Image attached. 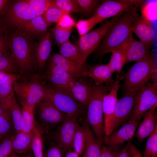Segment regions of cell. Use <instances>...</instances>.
I'll list each match as a JSON object with an SVG mask.
<instances>
[{"instance_id":"cell-1","label":"cell","mask_w":157,"mask_h":157,"mask_svg":"<svg viewBox=\"0 0 157 157\" xmlns=\"http://www.w3.org/2000/svg\"><path fill=\"white\" fill-rule=\"evenodd\" d=\"M143 5L134 6L123 12L109 29L94 51V60H100L122 44L133 33L132 27L137 12Z\"/></svg>"},{"instance_id":"cell-2","label":"cell","mask_w":157,"mask_h":157,"mask_svg":"<svg viewBox=\"0 0 157 157\" xmlns=\"http://www.w3.org/2000/svg\"><path fill=\"white\" fill-rule=\"evenodd\" d=\"M11 55L17 64L19 74L26 78L38 69L34 45L31 38L22 32L15 31L8 37Z\"/></svg>"},{"instance_id":"cell-3","label":"cell","mask_w":157,"mask_h":157,"mask_svg":"<svg viewBox=\"0 0 157 157\" xmlns=\"http://www.w3.org/2000/svg\"><path fill=\"white\" fill-rule=\"evenodd\" d=\"M123 92L128 90H140L153 80L157 85V69L154 57L136 62L123 73Z\"/></svg>"},{"instance_id":"cell-4","label":"cell","mask_w":157,"mask_h":157,"mask_svg":"<svg viewBox=\"0 0 157 157\" xmlns=\"http://www.w3.org/2000/svg\"><path fill=\"white\" fill-rule=\"evenodd\" d=\"M109 91L103 85L93 82L92 93L87 109L85 122L91 128L97 138L104 144L105 138L102 101Z\"/></svg>"},{"instance_id":"cell-5","label":"cell","mask_w":157,"mask_h":157,"mask_svg":"<svg viewBox=\"0 0 157 157\" xmlns=\"http://www.w3.org/2000/svg\"><path fill=\"white\" fill-rule=\"evenodd\" d=\"M0 20L1 26L3 24L5 27L20 31L29 21L36 17L24 0L9 2Z\"/></svg>"},{"instance_id":"cell-6","label":"cell","mask_w":157,"mask_h":157,"mask_svg":"<svg viewBox=\"0 0 157 157\" xmlns=\"http://www.w3.org/2000/svg\"><path fill=\"white\" fill-rule=\"evenodd\" d=\"M45 98L61 112L75 115L81 119L87 109L77 101L69 94L57 90L49 85L43 83Z\"/></svg>"},{"instance_id":"cell-7","label":"cell","mask_w":157,"mask_h":157,"mask_svg":"<svg viewBox=\"0 0 157 157\" xmlns=\"http://www.w3.org/2000/svg\"><path fill=\"white\" fill-rule=\"evenodd\" d=\"M122 13L112 17L100 26L93 30L76 40L75 45L85 61L90 55L94 52L106 33Z\"/></svg>"},{"instance_id":"cell-8","label":"cell","mask_w":157,"mask_h":157,"mask_svg":"<svg viewBox=\"0 0 157 157\" xmlns=\"http://www.w3.org/2000/svg\"><path fill=\"white\" fill-rule=\"evenodd\" d=\"M142 0H104L96 9L91 17L96 24L123 13L133 6L143 5Z\"/></svg>"},{"instance_id":"cell-9","label":"cell","mask_w":157,"mask_h":157,"mask_svg":"<svg viewBox=\"0 0 157 157\" xmlns=\"http://www.w3.org/2000/svg\"><path fill=\"white\" fill-rule=\"evenodd\" d=\"M40 78L36 75L35 78L29 81H17L13 85V90L19 98L36 106L45 98Z\"/></svg>"},{"instance_id":"cell-10","label":"cell","mask_w":157,"mask_h":157,"mask_svg":"<svg viewBox=\"0 0 157 157\" xmlns=\"http://www.w3.org/2000/svg\"><path fill=\"white\" fill-rule=\"evenodd\" d=\"M35 107L38 119L42 129L47 133L56 129L64 121L66 117V114L59 110L46 98Z\"/></svg>"},{"instance_id":"cell-11","label":"cell","mask_w":157,"mask_h":157,"mask_svg":"<svg viewBox=\"0 0 157 157\" xmlns=\"http://www.w3.org/2000/svg\"><path fill=\"white\" fill-rule=\"evenodd\" d=\"M157 86L149 82L138 92L129 120L139 122L147 112L157 105Z\"/></svg>"},{"instance_id":"cell-12","label":"cell","mask_w":157,"mask_h":157,"mask_svg":"<svg viewBox=\"0 0 157 157\" xmlns=\"http://www.w3.org/2000/svg\"><path fill=\"white\" fill-rule=\"evenodd\" d=\"M81 120L76 115L67 114L64 121L56 128L54 138L64 154L73 149V138Z\"/></svg>"},{"instance_id":"cell-13","label":"cell","mask_w":157,"mask_h":157,"mask_svg":"<svg viewBox=\"0 0 157 157\" xmlns=\"http://www.w3.org/2000/svg\"><path fill=\"white\" fill-rule=\"evenodd\" d=\"M90 66L81 65L64 57L60 53H54L49 58L46 76L58 72L65 71L76 78L87 77Z\"/></svg>"},{"instance_id":"cell-14","label":"cell","mask_w":157,"mask_h":157,"mask_svg":"<svg viewBox=\"0 0 157 157\" xmlns=\"http://www.w3.org/2000/svg\"><path fill=\"white\" fill-rule=\"evenodd\" d=\"M139 90L124 91L118 99L115 109L111 126L112 133L120 125L128 122L131 116L136 97Z\"/></svg>"},{"instance_id":"cell-15","label":"cell","mask_w":157,"mask_h":157,"mask_svg":"<svg viewBox=\"0 0 157 157\" xmlns=\"http://www.w3.org/2000/svg\"><path fill=\"white\" fill-rule=\"evenodd\" d=\"M122 77L119 74H116L114 83L109 92L104 96L102 101L104 132L105 137L112 133L111 126L116 107L118 99L117 93L120 87V83Z\"/></svg>"},{"instance_id":"cell-16","label":"cell","mask_w":157,"mask_h":157,"mask_svg":"<svg viewBox=\"0 0 157 157\" xmlns=\"http://www.w3.org/2000/svg\"><path fill=\"white\" fill-rule=\"evenodd\" d=\"M146 44L134 38L133 34L115 49L122 51L125 55L128 63L148 60L153 57V52Z\"/></svg>"},{"instance_id":"cell-17","label":"cell","mask_w":157,"mask_h":157,"mask_svg":"<svg viewBox=\"0 0 157 157\" xmlns=\"http://www.w3.org/2000/svg\"><path fill=\"white\" fill-rule=\"evenodd\" d=\"M132 31L140 41L151 49L154 41L155 32L151 21L144 14L139 15L135 18Z\"/></svg>"},{"instance_id":"cell-18","label":"cell","mask_w":157,"mask_h":157,"mask_svg":"<svg viewBox=\"0 0 157 157\" xmlns=\"http://www.w3.org/2000/svg\"><path fill=\"white\" fill-rule=\"evenodd\" d=\"M139 124V122L129 121L118 130L105 137L104 144L109 147L119 148L124 142L132 139Z\"/></svg>"},{"instance_id":"cell-19","label":"cell","mask_w":157,"mask_h":157,"mask_svg":"<svg viewBox=\"0 0 157 157\" xmlns=\"http://www.w3.org/2000/svg\"><path fill=\"white\" fill-rule=\"evenodd\" d=\"M87 78H76L69 92L73 97L86 109L91 97L93 87V82Z\"/></svg>"},{"instance_id":"cell-20","label":"cell","mask_w":157,"mask_h":157,"mask_svg":"<svg viewBox=\"0 0 157 157\" xmlns=\"http://www.w3.org/2000/svg\"><path fill=\"white\" fill-rule=\"evenodd\" d=\"M113 74L108 63L97 64L90 66L88 70L87 77L91 78L97 84L104 85L105 84L110 91L114 82L112 76Z\"/></svg>"},{"instance_id":"cell-21","label":"cell","mask_w":157,"mask_h":157,"mask_svg":"<svg viewBox=\"0 0 157 157\" xmlns=\"http://www.w3.org/2000/svg\"><path fill=\"white\" fill-rule=\"evenodd\" d=\"M52 34L47 31L41 37L38 43L35 45V56L38 69H42L50 56L51 51Z\"/></svg>"},{"instance_id":"cell-22","label":"cell","mask_w":157,"mask_h":157,"mask_svg":"<svg viewBox=\"0 0 157 157\" xmlns=\"http://www.w3.org/2000/svg\"><path fill=\"white\" fill-rule=\"evenodd\" d=\"M156 105L147 112L143 116L144 119L139 124L135 134L138 142H143L154 130L157 126V114Z\"/></svg>"},{"instance_id":"cell-23","label":"cell","mask_w":157,"mask_h":157,"mask_svg":"<svg viewBox=\"0 0 157 157\" xmlns=\"http://www.w3.org/2000/svg\"><path fill=\"white\" fill-rule=\"evenodd\" d=\"M46 76V80L52 87L69 94L71 88L76 78L65 71L58 72Z\"/></svg>"},{"instance_id":"cell-24","label":"cell","mask_w":157,"mask_h":157,"mask_svg":"<svg viewBox=\"0 0 157 157\" xmlns=\"http://www.w3.org/2000/svg\"><path fill=\"white\" fill-rule=\"evenodd\" d=\"M83 126L85 136L83 153L87 157H99L103 144L97 139L91 128L86 122Z\"/></svg>"},{"instance_id":"cell-25","label":"cell","mask_w":157,"mask_h":157,"mask_svg":"<svg viewBox=\"0 0 157 157\" xmlns=\"http://www.w3.org/2000/svg\"><path fill=\"white\" fill-rule=\"evenodd\" d=\"M6 101L11 114L14 125V134H15L22 131L24 122L21 109L15 97L13 90Z\"/></svg>"},{"instance_id":"cell-26","label":"cell","mask_w":157,"mask_h":157,"mask_svg":"<svg viewBox=\"0 0 157 157\" xmlns=\"http://www.w3.org/2000/svg\"><path fill=\"white\" fill-rule=\"evenodd\" d=\"M48 27L42 15L36 16L29 21L21 31L31 38L41 37L48 30Z\"/></svg>"},{"instance_id":"cell-27","label":"cell","mask_w":157,"mask_h":157,"mask_svg":"<svg viewBox=\"0 0 157 157\" xmlns=\"http://www.w3.org/2000/svg\"><path fill=\"white\" fill-rule=\"evenodd\" d=\"M33 135L21 131L15 134L13 140V150L16 153H26L32 151V145Z\"/></svg>"},{"instance_id":"cell-28","label":"cell","mask_w":157,"mask_h":157,"mask_svg":"<svg viewBox=\"0 0 157 157\" xmlns=\"http://www.w3.org/2000/svg\"><path fill=\"white\" fill-rule=\"evenodd\" d=\"M19 100L24 122L22 131L27 133H32L37 124L35 118V106L30 105L20 98Z\"/></svg>"},{"instance_id":"cell-29","label":"cell","mask_w":157,"mask_h":157,"mask_svg":"<svg viewBox=\"0 0 157 157\" xmlns=\"http://www.w3.org/2000/svg\"><path fill=\"white\" fill-rule=\"evenodd\" d=\"M60 53L64 57L82 65H85V61L83 58L77 47L68 40L60 46Z\"/></svg>"},{"instance_id":"cell-30","label":"cell","mask_w":157,"mask_h":157,"mask_svg":"<svg viewBox=\"0 0 157 157\" xmlns=\"http://www.w3.org/2000/svg\"><path fill=\"white\" fill-rule=\"evenodd\" d=\"M20 78L18 73H10L0 83V103L6 101L13 90L14 84Z\"/></svg>"},{"instance_id":"cell-31","label":"cell","mask_w":157,"mask_h":157,"mask_svg":"<svg viewBox=\"0 0 157 157\" xmlns=\"http://www.w3.org/2000/svg\"><path fill=\"white\" fill-rule=\"evenodd\" d=\"M111 53L108 64L113 73L120 74L125 65L128 63L127 58L124 54L120 50L115 49Z\"/></svg>"},{"instance_id":"cell-32","label":"cell","mask_w":157,"mask_h":157,"mask_svg":"<svg viewBox=\"0 0 157 157\" xmlns=\"http://www.w3.org/2000/svg\"><path fill=\"white\" fill-rule=\"evenodd\" d=\"M14 132L13 124L9 109L0 115V141L13 134Z\"/></svg>"},{"instance_id":"cell-33","label":"cell","mask_w":157,"mask_h":157,"mask_svg":"<svg viewBox=\"0 0 157 157\" xmlns=\"http://www.w3.org/2000/svg\"><path fill=\"white\" fill-rule=\"evenodd\" d=\"M42 131L37 124L33 131L32 151L35 157H44Z\"/></svg>"},{"instance_id":"cell-34","label":"cell","mask_w":157,"mask_h":157,"mask_svg":"<svg viewBox=\"0 0 157 157\" xmlns=\"http://www.w3.org/2000/svg\"><path fill=\"white\" fill-rule=\"evenodd\" d=\"M0 72L19 73L18 66L9 51L0 56Z\"/></svg>"},{"instance_id":"cell-35","label":"cell","mask_w":157,"mask_h":157,"mask_svg":"<svg viewBox=\"0 0 157 157\" xmlns=\"http://www.w3.org/2000/svg\"><path fill=\"white\" fill-rule=\"evenodd\" d=\"M67 14L69 13L51 6L42 16L48 27L53 23H57L64 15Z\"/></svg>"},{"instance_id":"cell-36","label":"cell","mask_w":157,"mask_h":157,"mask_svg":"<svg viewBox=\"0 0 157 157\" xmlns=\"http://www.w3.org/2000/svg\"><path fill=\"white\" fill-rule=\"evenodd\" d=\"M143 157H157V126L148 137Z\"/></svg>"},{"instance_id":"cell-37","label":"cell","mask_w":157,"mask_h":157,"mask_svg":"<svg viewBox=\"0 0 157 157\" xmlns=\"http://www.w3.org/2000/svg\"><path fill=\"white\" fill-rule=\"evenodd\" d=\"M36 16L43 15L52 6V0H24Z\"/></svg>"},{"instance_id":"cell-38","label":"cell","mask_w":157,"mask_h":157,"mask_svg":"<svg viewBox=\"0 0 157 157\" xmlns=\"http://www.w3.org/2000/svg\"><path fill=\"white\" fill-rule=\"evenodd\" d=\"M85 143V136L83 126L80 124L76 131L73 141L74 151L79 156L83 153Z\"/></svg>"},{"instance_id":"cell-39","label":"cell","mask_w":157,"mask_h":157,"mask_svg":"<svg viewBox=\"0 0 157 157\" xmlns=\"http://www.w3.org/2000/svg\"><path fill=\"white\" fill-rule=\"evenodd\" d=\"M75 0L79 6L80 12L87 16H92L96 9L102 1L101 0Z\"/></svg>"},{"instance_id":"cell-40","label":"cell","mask_w":157,"mask_h":157,"mask_svg":"<svg viewBox=\"0 0 157 157\" xmlns=\"http://www.w3.org/2000/svg\"><path fill=\"white\" fill-rule=\"evenodd\" d=\"M52 6L69 13L80 12L79 6L75 0H52Z\"/></svg>"},{"instance_id":"cell-41","label":"cell","mask_w":157,"mask_h":157,"mask_svg":"<svg viewBox=\"0 0 157 157\" xmlns=\"http://www.w3.org/2000/svg\"><path fill=\"white\" fill-rule=\"evenodd\" d=\"M72 29L64 28L56 25L50 30L56 43L60 45L69 40Z\"/></svg>"},{"instance_id":"cell-42","label":"cell","mask_w":157,"mask_h":157,"mask_svg":"<svg viewBox=\"0 0 157 157\" xmlns=\"http://www.w3.org/2000/svg\"><path fill=\"white\" fill-rule=\"evenodd\" d=\"M96 25L94 20L90 17L87 19H81L76 23V27L80 38L88 33L94 26Z\"/></svg>"},{"instance_id":"cell-43","label":"cell","mask_w":157,"mask_h":157,"mask_svg":"<svg viewBox=\"0 0 157 157\" xmlns=\"http://www.w3.org/2000/svg\"><path fill=\"white\" fill-rule=\"evenodd\" d=\"M13 134L3 139L0 144V157H8L13 151L12 144Z\"/></svg>"},{"instance_id":"cell-44","label":"cell","mask_w":157,"mask_h":157,"mask_svg":"<svg viewBox=\"0 0 157 157\" xmlns=\"http://www.w3.org/2000/svg\"><path fill=\"white\" fill-rule=\"evenodd\" d=\"M76 22L69 14L65 15L60 21L57 23L56 26L62 28L73 29L75 26Z\"/></svg>"},{"instance_id":"cell-45","label":"cell","mask_w":157,"mask_h":157,"mask_svg":"<svg viewBox=\"0 0 157 157\" xmlns=\"http://www.w3.org/2000/svg\"><path fill=\"white\" fill-rule=\"evenodd\" d=\"M64 155L61 148L56 143L48 148L44 157H63Z\"/></svg>"},{"instance_id":"cell-46","label":"cell","mask_w":157,"mask_h":157,"mask_svg":"<svg viewBox=\"0 0 157 157\" xmlns=\"http://www.w3.org/2000/svg\"><path fill=\"white\" fill-rule=\"evenodd\" d=\"M119 151V148L103 146L99 157H117Z\"/></svg>"},{"instance_id":"cell-47","label":"cell","mask_w":157,"mask_h":157,"mask_svg":"<svg viewBox=\"0 0 157 157\" xmlns=\"http://www.w3.org/2000/svg\"><path fill=\"white\" fill-rule=\"evenodd\" d=\"M9 49L8 36L4 33L0 35V56L9 51Z\"/></svg>"},{"instance_id":"cell-48","label":"cell","mask_w":157,"mask_h":157,"mask_svg":"<svg viewBox=\"0 0 157 157\" xmlns=\"http://www.w3.org/2000/svg\"><path fill=\"white\" fill-rule=\"evenodd\" d=\"M128 153L129 157H143L141 153L131 142L130 140L127 141Z\"/></svg>"},{"instance_id":"cell-49","label":"cell","mask_w":157,"mask_h":157,"mask_svg":"<svg viewBox=\"0 0 157 157\" xmlns=\"http://www.w3.org/2000/svg\"><path fill=\"white\" fill-rule=\"evenodd\" d=\"M10 2L8 0H0V16L4 14Z\"/></svg>"},{"instance_id":"cell-50","label":"cell","mask_w":157,"mask_h":157,"mask_svg":"<svg viewBox=\"0 0 157 157\" xmlns=\"http://www.w3.org/2000/svg\"><path fill=\"white\" fill-rule=\"evenodd\" d=\"M127 150L128 145L126 144V147L120 151L117 157H129Z\"/></svg>"},{"instance_id":"cell-51","label":"cell","mask_w":157,"mask_h":157,"mask_svg":"<svg viewBox=\"0 0 157 157\" xmlns=\"http://www.w3.org/2000/svg\"><path fill=\"white\" fill-rule=\"evenodd\" d=\"M9 109L8 105L6 101L0 103V115Z\"/></svg>"},{"instance_id":"cell-52","label":"cell","mask_w":157,"mask_h":157,"mask_svg":"<svg viewBox=\"0 0 157 157\" xmlns=\"http://www.w3.org/2000/svg\"><path fill=\"white\" fill-rule=\"evenodd\" d=\"M65 157H79V155L74 151H70L65 154Z\"/></svg>"},{"instance_id":"cell-53","label":"cell","mask_w":157,"mask_h":157,"mask_svg":"<svg viewBox=\"0 0 157 157\" xmlns=\"http://www.w3.org/2000/svg\"><path fill=\"white\" fill-rule=\"evenodd\" d=\"M10 73L0 72V83L6 78Z\"/></svg>"},{"instance_id":"cell-54","label":"cell","mask_w":157,"mask_h":157,"mask_svg":"<svg viewBox=\"0 0 157 157\" xmlns=\"http://www.w3.org/2000/svg\"><path fill=\"white\" fill-rule=\"evenodd\" d=\"M8 157H20L18 156L15 152L13 151L10 155Z\"/></svg>"},{"instance_id":"cell-55","label":"cell","mask_w":157,"mask_h":157,"mask_svg":"<svg viewBox=\"0 0 157 157\" xmlns=\"http://www.w3.org/2000/svg\"><path fill=\"white\" fill-rule=\"evenodd\" d=\"M4 29L0 27V35L4 33Z\"/></svg>"},{"instance_id":"cell-56","label":"cell","mask_w":157,"mask_h":157,"mask_svg":"<svg viewBox=\"0 0 157 157\" xmlns=\"http://www.w3.org/2000/svg\"><path fill=\"white\" fill-rule=\"evenodd\" d=\"M82 157H87L85 154L83 153V155Z\"/></svg>"},{"instance_id":"cell-57","label":"cell","mask_w":157,"mask_h":157,"mask_svg":"<svg viewBox=\"0 0 157 157\" xmlns=\"http://www.w3.org/2000/svg\"><path fill=\"white\" fill-rule=\"evenodd\" d=\"M0 27L1 28H2V27H1V24L0 22Z\"/></svg>"}]
</instances>
